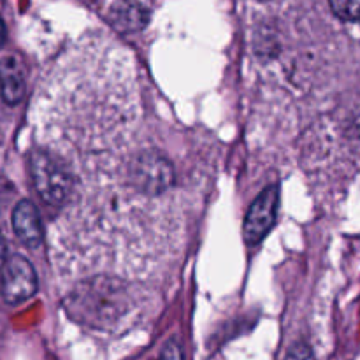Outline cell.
I'll return each mask as SVG.
<instances>
[{
    "label": "cell",
    "mask_w": 360,
    "mask_h": 360,
    "mask_svg": "<svg viewBox=\"0 0 360 360\" xmlns=\"http://www.w3.org/2000/svg\"><path fill=\"white\" fill-rule=\"evenodd\" d=\"M127 304L129 299L123 285L116 281H91L76 288L70 309L79 322L95 329H108L125 316Z\"/></svg>",
    "instance_id": "obj_1"
},
{
    "label": "cell",
    "mask_w": 360,
    "mask_h": 360,
    "mask_svg": "<svg viewBox=\"0 0 360 360\" xmlns=\"http://www.w3.org/2000/svg\"><path fill=\"white\" fill-rule=\"evenodd\" d=\"M30 174L41 199L51 207H62L72 193L74 181L69 169L49 155L48 151L34 150L30 158Z\"/></svg>",
    "instance_id": "obj_2"
},
{
    "label": "cell",
    "mask_w": 360,
    "mask_h": 360,
    "mask_svg": "<svg viewBox=\"0 0 360 360\" xmlns=\"http://www.w3.org/2000/svg\"><path fill=\"white\" fill-rule=\"evenodd\" d=\"M129 183L146 197L164 195L174 185V167L160 151L148 150L137 155L129 165Z\"/></svg>",
    "instance_id": "obj_3"
},
{
    "label": "cell",
    "mask_w": 360,
    "mask_h": 360,
    "mask_svg": "<svg viewBox=\"0 0 360 360\" xmlns=\"http://www.w3.org/2000/svg\"><path fill=\"white\" fill-rule=\"evenodd\" d=\"M278 206H280V188H278V185L267 186L253 200L248 213H246L245 227H243L245 241L248 245H259L269 234L271 229L276 224Z\"/></svg>",
    "instance_id": "obj_4"
},
{
    "label": "cell",
    "mask_w": 360,
    "mask_h": 360,
    "mask_svg": "<svg viewBox=\"0 0 360 360\" xmlns=\"http://www.w3.org/2000/svg\"><path fill=\"white\" fill-rule=\"evenodd\" d=\"M37 292V274L25 257L11 255L2 271V295L7 304H20Z\"/></svg>",
    "instance_id": "obj_5"
},
{
    "label": "cell",
    "mask_w": 360,
    "mask_h": 360,
    "mask_svg": "<svg viewBox=\"0 0 360 360\" xmlns=\"http://www.w3.org/2000/svg\"><path fill=\"white\" fill-rule=\"evenodd\" d=\"M14 234L28 248H37L42 243V221L37 207L30 200H20L13 211Z\"/></svg>",
    "instance_id": "obj_6"
},
{
    "label": "cell",
    "mask_w": 360,
    "mask_h": 360,
    "mask_svg": "<svg viewBox=\"0 0 360 360\" xmlns=\"http://www.w3.org/2000/svg\"><path fill=\"white\" fill-rule=\"evenodd\" d=\"M27 90L25 69L16 55H6L0 60V91L7 104L14 105L21 102Z\"/></svg>",
    "instance_id": "obj_7"
},
{
    "label": "cell",
    "mask_w": 360,
    "mask_h": 360,
    "mask_svg": "<svg viewBox=\"0 0 360 360\" xmlns=\"http://www.w3.org/2000/svg\"><path fill=\"white\" fill-rule=\"evenodd\" d=\"M150 9L144 4L116 2L109 7V21L112 27L125 34L143 30L150 21Z\"/></svg>",
    "instance_id": "obj_8"
},
{
    "label": "cell",
    "mask_w": 360,
    "mask_h": 360,
    "mask_svg": "<svg viewBox=\"0 0 360 360\" xmlns=\"http://www.w3.org/2000/svg\"><path fill=\"white\" fill-rule=\"evenodd\" d=\"M330 9L343 21L360 20V0H333Z\"/></svg>",
    "instance_id": "obj_9"
},
{
    "label": "cell",
    "mask_w": 360,
    "mask_h": 360,
    "mask_svg": "<svg viewBox=\"0 0 360 360\" xmlns=\"http://www.w3.org/2000/svg\"><path fill=\"white\" fill-rule=\"evenodd\" d=\"M285 360H315L311 348L306 343H297L290 348V352L287 354Z\"/></svg>",
    "instance_id": "obj_10"
},
{
    "label": "cell",
    "mask_w": 360,
    "mask_h": 360,
    "mask_svg": "<svg viewBox=\"0 0 360 360\" xmlns=\"http://www.w3.org/2000/svg\"><path fill=\"white\" fill-rule=\"evenodd\" d=\"M160 360H183V350L176 340H171L165 343L164 350H162Z\"/></svg>",
    "instance_id": "obj_11"
},
{
    "label": "cell",
    "mask_w": 360,
    "mask_h": 360,
    "mask_svg": "<svg viewBox=\"0 0 360 360\" xmlns=\"http://www.w3.org/2000/svg\"><path fill=\"white\" fill-rule=\"evenodd\" d=\"M7 259H9V257L6 255V243H4L2 234H0V276H2V271H4V266H6Z\"/></svg>",
    "instance_id": "obj_12"
},
{
    "label": "cell",
    "mask_w": 360,
    "mask_h": 360,
    "mask_svg": "<svg viewBox=\"0 0 360 360\" xmlns=\"http://www.w3.org/2000/svg\"><path fill=\"white\" fill-rule=\"evenodd\" d=\"M6 35H7V30H6V25H4L2 18H0V44H2L4 41H6Z\"/></svg>",
    "instance_id": "obj_13"
}]
</instances>
